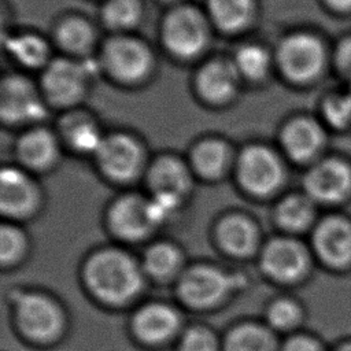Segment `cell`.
<instances>
[{"mask_svg":"<svg viewBox=\"0 0 351 351\" xmlns=\"http://www.w3.org/2000/svg\"><path fill=\"white\" fill-rule=\"evenodd\" d=\"M5 47L10 53L26 67H41L47 66L48 59V45L43 37L34 33H23L16 36H10L5 40Z\"/></svg>","mask_w":351,"mask_h":351,"instance_id":"cell-24","label":"cell"},{"mask_svg":"<svg viewBox=\"0 0 351 351\" xmlns=\"http://www.w3.org/2000/svg\"><path fill=\"white\" fill-rule=\"evenodd\" d=\"M148 184L154 193L181 197L189 188V174L182 162L173 156H163L152 165Z\"/></svg>","mask_w":351,"mask_h":351,"instance_id":"cell-19","label":"cell"},{"mask_svg":"<svg viewBox=\"0 0 351 351\" xmlns=\"http://www.w3.org/2000/svg\"><path fill=\"white\" fill-rule=\"evenodd\" d=\"M207 7L211 21L226 33L244 29L254 15V0H208Z\"/></svg>","mask_w":351,"mask_h":351,"instance_id":"cell-22","label":"cell"},{"mask_svg":"<svg viewBox=\"0 0 351 351\" xmlns=\"http://www.w3.org/2000/svg\"><path fill=\"white\" fill-rule=\"evenodd\" d=\"M311 251L326 269L351 271V217L330 213L319 218L311 232Z\"/></svg>","mask_w":351,"mask_h":351,"instance_id":"cell-2","label":"cell"},{"mask_svg":"<svg viewBox=\"0 0 351 351\" xmlns=\"http://www.w3.org/2000/svg\"><path fill=\"white\" fill-rule=\"evenodd\" d=\"M23 250V236L11 226H3L0 230V258L3 263L12 262Z\"/></svg>","mask_w":351,"mask_h":351,"instance_id":"cell-34","label":"cell"},{"mask_svg":"<svg viewBox=\"0 0 351 351\" xmlns=\"http://www.w3.org/2000/svg\"><path fill=\"white\" fill-rule=\"evenodd\" d=\"M303 189L317 204L346 206L351 202V165L337 156L319 159L307 170Z\"/></svg>","mask_w":351,"mask_h":351,"instance_id":"cell-3","label":"cell"},{"mask_svg":"<svg viewBox=\"0 0 351 351\" xmlns=\"http://www.w3.org/2000/svg\"><path fill=\"white\" fill-rule=\"evenodd\" d=\"M240 75L250 80H259L266 75L270 58L267 51L258 44H245L237 49L233 60Z\"/></svg>","mask_w":351,"mask_h":351,"instance_id":"cell-29","label":"cell"},{"mask_svg":"<svg viewBox=\"0 0 351 351\" xmlns=\"http://www.w3.org/2000/svg\"><path fill=\"white\" fill-rule=\"evenodd\" d=\"M330 351H351V339L340 340Z\"/></svg>","mask_w":351,"mask_h":351,"instance_id":"cell-40","label":"cell"},{"mask_svg":"<svg viewBox=\"0 0 351 351\" xmlns=\"http://www.w3.org/2000/svg\"><path fill=\"white\" fill-rule=\"evenodd\" d=\"M324 114L335 128H344L351 122V93L332 95L325 100Z\"/></svg>","mask_w":351,"mask_h":351,"instance_id":"cell-33","label":"cell"},{"mask_svg":"<svg viewBox=\"0 0 351 351\" xmlns=\"http://www.w3.org/2000/svg\"><path fill=\"white\" fill-rule=\"evenodd\" d=\"M143 15L140 0H108L103 8L106 25L115 30L134 27Z\"/></svg>","mask_w":351,"mask_h":351,"instance_id":"cell-28","label":"cell"},{"mask_svg":"<svg viewBox=\"0 0 351 351\" xmlns=\"http://www.w3.org/2000/svg\"><path fill=\"white\" fill-rule=\"evenodd\" d=\"M218 239L229 254L244 256L252 252L256 245V230L247 218L233 215L221 222Z\"/></svg>","mask_w":351,"mask_h":351,"instance_id":"cell-21","label":"cell"},{"mask_svg":"<svg viewBox=\"0 0 351 351\" xmlns=\"http://www.w3.org/2000/svg\"><path fill=\"white\" fill-rule=\"evenodd\" d=\"M110 226L121 237L136 240L144 237L154 226L147 202L138 196H123L118 199L110 211Z\"/></svg>","mask_w":351,"mask_h":351,"instance_id":"cell-15","label":"cell"},{"mask_svg":"<svg viewBox=\"0 0 351 351\" xmlns=\"http://www.w3.org/2000/svg\"><path fill=\"white\" fill-rule=\"evenodd\" d=\"M237 277L226 274L214 266L189 269L178 284L181 298L195 307H207L221 300L236 287Z\"/></svg>","mask_w":351,"mask_h":351,"instance_id":"cell-10","label":"cell"},{"mask_svg":"<svg viewBox=\"0 0 351 351\" xmlns=\"http://www.w3.org/2000/svg\"><path fill=\"white\" fill-rule=\"evenodd\" d=\"M237 174L250 192L267 195L284 180V169L278 156L265 145H250L239 156Z\"/></svg>","mask_w":351,"mask_h":351,"instance_id":"cell-6","label":"cell"},{"mask_svg":"<svg viewBox=\"0 0 351 351\" xmlns=\"http://www.w3.org/2000/svg\"><path fill=\"white\" fill-rule=\"evenodd\" d=\"M333 8L336 10H350L351 8V0H326Z\"/></svg>","mask_w":351,"mask_h":351,"instance_id":"cell-39","label":"cell"},{"mask_svg":"<svg viewBox=\"0 0 351 351\" xmlns=\"http://www.w3.org/2000/svg\"><path fill=\"white\" fill-rule=\"evenodd\" d=\"M89 288L108 302H123L134 296L141 287V274L134 261L115 250L93 255L85 267Z\"/></svg>","mask_w":351,"mask_h":351,"instance_id":"cell-1","label":"cell"},{"mask_svg":"<svg viewBox=\"0 0 351 351\" xmlns=\"http://www.w3.org/2000/svg\"><path fill=\"white\" fill-rule=\"evenodd\" d=\"M103 63L117 80L133 82L147 75L152 58L148 47L137 38L117 36L103 47Z\"/></svg>","mask_w":351,"mask_h":351,"instance_id":"cell-7","label":"cell"},{"mask_svg":"<svg viewBox=\"0 0 351 351\" xmlns=\"http://www.w3.org/2000/svg\"><path fill=\"white\" fill-rule=\"evenodd\" d=\"M16 318L22 330L34 340L52 339L62 326L58 306L48 298L21 293L16 299Z\"/></svg>","mask_w":351,"mask_h":351,"instance_id":"cell-12","label":"cell"},{"mask_svg":"<svg viewBox=\"0 0 351 351\" xmlns=\"http://www.w3.org/2000/svg\"><path fill=\"white\" fill-rule=\"evenodd\" d=\"M0 115L8 123L33 122L45 117V107L26 78L8 75L0 85Z\"/></svg>","mask_w":351,"mask_h":351,"instance_id":"cell-11","label":"cell"},{"mask_svg":"<svg viewBox=\"0 0 351 351\" xmlns=\"http://www.w3.org/2000/svg\"><path fill=\"white\" fill-rule=\"evenodd\" d=\"M317 206L318 204L304 192L292 193L284 197L277 206V222L288 232H302L318 221H315Z\"/></svg>","mask_w":351,"mask_h":351,"instance_id":"cell-20","label":"cell"},{"mask_svg":"<svg viewBox=\"0 0 351 351\" xmlns=\"http://www.w3.org/2000/svg\"><path fill=\"white\" fill-rule=\"evenodd\" d=\"M178 202L180 197L165 193H154L152 199L147 202V210L152 223L156 225L166 221L177 208Z\"/></svg>","mask_w":351,"mask_h":351,"instance_id":"cell-35","label":"cell"},{"mask_svg":"<svg viewBox=\"0 0 351 351\" xmlns=\"http://www.w3.org/2000/svg\"><path fill=\"white\" fill-rule=\"evenodd\" d=\"M321 41L310 33H293L285 37L277 49L281 71L293 81H308L319 74L324 66Z\"/></svg>","mask_w":351,"mask_h":351,"instance_id":"cell-5","label":"cell"},{"mask_svg":"<svg viewBox=\"0 0 351 351\" xmlns=\"http://www.w3.org/2000/svg\"><path fill=\"white\" fill-rule=\"evenodd\" d=\"M284 351H330V350H326V347L318 337H314L310 335H296L287 341Z\"/></svg>","mask_w":351,"mask_h":351,"instance_id":"cell-37","label":"cell"},{"mask_svg":"<svg viewBox=\"0 0 351 351\" xmlns=\"http://www.w3.org/2000/svg\"><path fill=\"white\" fill-rule=\"evenodd\" d=\"M167 1H174V0H167Z\"/></svg>","mask_w":351,"mask_h":351,"instance_id":"cell-41","label":"cell"},{"mask_svg":"<svg viewBox=\"0 0 351 351\" xmlns=\"http://www.w3.org/2000/svg\"><path fill=\"white\" fill-rule=\"evenodd\" d=\"M177 313L160 303L148 304L136 314L133 325L140 339L149 343H159L169 339L178 328Z\"/></svg>","mask_w":351,"mask_h":351,"instance_id":"cell-18","label":"cell"},{"mask_svg":"<svg viewBox=\"0 0 351 351\" xmlns=\"http://www.w3.org/2000/svg\"><path fill=\"white\" fill-rule=\"evenodd\" d=\"M66 136L69 143L80 152H97L101 137L97 126L88 119H74L66 126Z\"/></svg>","mask_w":351,"mask_h":351,"instance_id":"cell-31","label":"cell"},{"mask_svg":"<svg viewBox=\"0 0 351 351\" xmlns=\"http://www.w3.org/2000/svg\"><path fill=\"white\" fill-rule=\"evenodd\" d=\"M302 315L303 313L300 306L288 298L276 300L267 311L269 322L277 329L295 328L300 322Z\"/></svg>","mask_w":351,"mask_h":351,"instance_id":"cell-32","label":"cell"},{"mask_svg":"<svg viewBox=\"0 0 351 351\" xmlns=\"http://www.w3.org/2000/svg\"><path fill=\"white\" fill-rule=\"evenodd\" d=\"M0 186V206L4 214L19 217L33 208L36 191L32 181L21 170L4 167Z\"/></svg>","mask_w":351,"mask_h":351,"instance_id":"cell-17","label":"cell"},{"mask_svg":"<svg viewBox=\"0 0 351 351\" xmlns=\"http://www.w3.org/2000/svg\"><path fill=\"white\" fill-rule=\"evenodd\" d=\"M239 71L233 62L213 59L203 64L196 75V86L202 97L213 103L230 100L239 84Z\"/></svg>","mask_w":351,"mask_h":351,"instance_id":"cell-14","label":"cell"},{"mask_svg":"<svg viewBox=\"0 0 351 351\" xmlns=\"http://www.w3.org/2000/svg\"><path fill=\"white\" fill-rule=\"evenodd\" d=\"M96 156L101 170L108 177L121 181L134 177L143 162V152L138 143L123 133L104 137Z\"/></svg>","mask_w":351,"mask_h":351,"instance_id":"cell-13","label":"cell"},{"mask_svg":"<svg viewBox=\"0 0 351 351\" xmlns=\"http://www.w3.org/2000/svg\"><path fill=\"white\" fill-rule=\"evenodd\" d=\"M208 38L203 15L192 7L170 11L162 25V40L166 48L178 58H192L202 52Z\"/></svg>","mask_w":351,"mask_h":351,"instance_id":"cell-4","label":"cell"},{"mask_svg":"<svg viewBox=\"0 0 351 351\" xmlns=\"http://www.w3.org/2000/svg\"><path fill=\"white\" fill-rule=\"evenodd\" d=\"M90 69L88 63L70 59H55L44 67L43 90L58 106H69L78 101L86 88Z\"/></svg>","mask_w":351,"mask_h":351,"instance_id":"cell-8","label":"cell"},{"mask_svg":"<svg viewBox=\"0 0 351 351\" xmlns=\"http://www.w3.org/2000/svg\"><path fill=\"white\" fill-rule=\"evenodd\" d=\"M281 143L293 160L307 162L319 154L324 145V133L313 119L296 118L282 129Z\"/></svg>","mask_w":351,"mask_h":351,"instance_id":"cell-16","label":"cell"},{"mask_svg":"<svg viewBox=\"0 0 351 351\" xmlns=\"http://www.w3.org/2000/svg\"><path fill=\"white\" fill-rule=\"evenodd\" d=\"M181 348L182 351H217V341L208 330L195 328L185 333Z\"/></svg>","mask_w":351,"mask_h":351,"instance_id":"cell-36","label":"cell"},{"mask_svg":"<svg viewBox=\"0 0 351 351\" xmlns=\"http://www.w3.org/2000/svg\"><path fill=\"white\" fill-rule=\"evenodd\" d=\"M18 155L27 166L44 169L56 158V141L48 130H30L21 137L18 143Z\"/></svg>","mask_w":351,"mask_h":351,"instance_id":"cell-23","label":"cell"},{"mask_svg":"<svg viewBox=\"0 0 351 351\" xmlns=\"http://www.w3.org/2000/svg\"><path fill=\"white\" fill-rule=\"evenodd\" d=\"M336 63L339 69L351 77V37L344 38L336 51Z\"/></svg>","mask_w":351,"mask_h":351,"instance_id":"cell-38","label":"cell"},{"mask_svg":"<svg viewBox=\"0 0 351 351\" xmlns=\"http://www.w3.org/2000/svg\"><path fill=\"white\" fill-rule=\"evenodd\" d=\"M56 41L69 52L81 53L86 51L93 41L92 26L81 18L64 19L56 27Z\"/></svg>","mask_w":351,"mask_h":351,"instance_id":"cell-27","label":"cell"},{"mask_svg":"<svg viewBox=\"0 0 351 351\" xmlns=\"http://www.w3.org/2000/svg\"><path fill=\"white\" fill-rule=\"evenodd\" d=\"M180 263L178 251L167 244L158 243L148 248L144 256V267L145 270L155 277H167L176 271Z\"/></svg>","mask_w":351,"mask_h":351,"instance_id":"cell-30","label":"cell"},{"mask_svg":"<svg viewBox=\"0 0 351 351\" xmlns=\"http://www.w3.org/2000/svg\"><path fill=\"white\" fill-rule=\"evenodd\" d=\"M228 159V147L219 140H206L197 144L192 154L195 169L207 178L221 176L226 167Z\"/></svg>","mask_w":351,"mask_h":351,"instance_id":"cell-25","label":"cell"},{"mask_svg":"<svg viewBox=\"0 0 351 351\" xmlns=\"http://www.w3.org/2000/svg\"><path fill=\"white\" fill-rule=\"evenodd\" d=\"M311 265L307 247L292 237L271 240L262 255V267L273 278L280 281H296L304 277Z\"/></svg>","mask_w":351,"mask_h":351,"instance_id":"cell-9","label":"cell"},{"mask_svg":"<svg viewBox=\"0 0 351 351\" xmlns=\"http://www.w3.org/2000/svg\"><path fill=\"white\" fill-rule=\"evenodd\" d=\"M226 351H274V339L267 329L245 324L229 335Z\"/></svg>","mask_w":351,"mask_h":351,"instance_id":"cell-26","label":"cell"}]
</instances>
